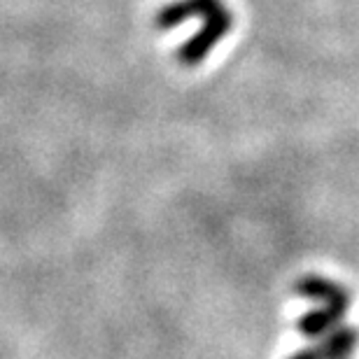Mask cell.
Listing matches in <instances>:
<instances>
[{
  "label": "cell",
  "instance_id": "obj_3",
  "mask_svg": "<svg viewBox=\"0 0 359 359\" xmlns=\"http://www.w3.org/2000/svg\"><path fill=\"white\" fill-rule=\"evenodd\" d=\"M219 5L222 0H177V3L161 7L156 14V28L166 31V28H175L191 17H208Z\"/></svg>",
  "mask_w": 359,
  "mask_h": 359
},
{
  "label": "cell",
  "instance_id": "obj_5",
  "mask_svg": "<svg viewBox=\"0 0 359 359\" xmlns=\"http://www.w3.org/2000/svg\"><path fill=\"white\" fill-rule=\"evenodd\" d=\"M339 322H341V315H336L334 311H329V308H322V311H311L299 320V332L315 339V336L325 334L327 329L336 327Z\"/></svg>",
  "mask_w": 359,
  "mask_h": 359
},
{
  "label": "cell",
  "instance_id": "obj_2",
  "mask_svg": "<svg viewBox=\"0 0 359 359\" xmlns=\"http://www.w3.org/2000/svg\"><path fill=\"white\" fill-rule=\"evenodd\" d=\"M297 294L308 299H320L325 301V306L329 311H334L336 315H346L348 306H350V294L343 290L341 285L329 283L325 278H304L297 285Z\"/></svg>",
  "mask_w": 359,
  "mask_h": 359
},
{
  "label": "cell",
  "instance_id": "obj_4",
  "mask_svg": "<svg viewBox=\"0 0 359 359\" xmlns=\"http://www.w3.org/2000/svg\"><path fill=\"white\" fill-rule=\"evenodd\" d=\"M359 336L350 327H334V332L315 348L320 359H350L357 348Z\"/></svg>",
  "mask_w": 359,
  "mask_h": 359
},
{
  "label": "cell",
  "instance_id": "obj_1",
  "mask_svg": "<svg viewBox=\"0 0 359 359\" xmlns=\"http://www.w3.org/2000/svg\"><path fill=\"white\" fill-rule=\"evenodd\" d=\"M203 19H205V24L201 26V31L194 35V38L187 40L182 49L177 52V59L182 61L184 66H196L198 61H203L205 56L210 54V49L231 31V24H233L231 12L226 10L224 3Z\"/></svg>",
  "mask_w": 359,
  "mask_h": 359
},
{
  "label": "cell",
  "instance_id": "obj_6",
  "mask_svg": "<svg viewBox=\"0 0 359 359\" xmlns=\"http://www.w3.org/2000/svg\"><path fill=\"white\" fill-rule=\"evenodd\" d=\"M290 359H320V357H318V353H315V348H313V350H301V353L292 355Z\"/></svg>",
  "mask_w": 359,
  "mask_h": 359
}]
</instances>
